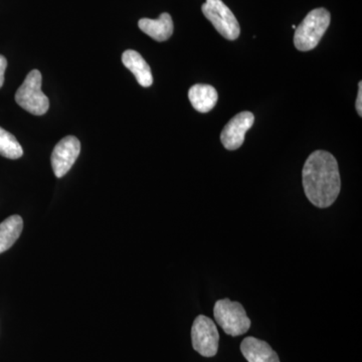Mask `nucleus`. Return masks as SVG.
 <instances>
[{
    "instance_id": "6",
    "label": "nucleus",
    "mask_w": 362,
    "mask_h": 362,
    "mask_svg": "<svg viewBox=\"0 0 362 362\" xmlns=\"http://www.w3.org/2000/svg\"><path fill=\"white\" fill-rule=\"evenodd\" d=\"M192 341L194 349L202 356H216L220 334L216 324L209 317L199 315L195 318L192 327Z\"/></svg>"
},
{
    "instance_id": "11",
    "label": "nucleus",
    "mask_w": 362,
    "mask_h": 362,
    "mask_svg": "<svg viewBox=\"0 0 362 362\" xmlns=\"http://www.w3.org/2000/svg\"><path fill=\"white\" fill-rule=\"evenodd\" d=\"M123 65L132 71L140 86L148 88L153 83L151 69L139 52L128 49L122 54Z\"/></svg>"
},
{
    "instance_id": "1",
    "label": "nucleus",
    "mask_w": 362,
    "mask_h": 362,
    "mask_svg": "<svg viewBox=\"0 0 362 362\" xmlns=\"http://www.w3.org/2000/svg\"><path fill=\"white\" fill-rule=\"evenodd\" d=\"M302 178L305 194L314 206L326 209L337 201L341 180L337 160L329 152H313L305 162Z\"/></svg>"
},
{
    "instance_id": "14",
    "label": "nucleus",
    "mask_w": 362,
    "mask_h": 362,
    "mask_svg": "<svg viewBox=\"0 0 362 362\" xmlns=\"http://www.w3.org/2000/svg\"><path fill=\"white\" fill-rule=\"evenodd\" d=\"M23 154V147L16 138L0 127V156L8 159H18Z\"/></svg>"
},
{
    "instance_id": "8",
    "label": "nucleus",
    "mask_w": 362,
    "mask_h": 362,
    "mask_svg": "<svg viewBox=\"0 0 362 362\" xmlns=\"http://www.w3.org/2000/svg\"><path fill=\"white\" fill-rule=\"evenodd\" d=\"M255 116L252 112L244 111L233 117L221 133V141L228 150H237L245 141V136L254 125Z\"/></svg>"
},
{
    "instance_id": "5",
    "label": "nucleus",
    "mask_w": 362,
    "mask_h": 362,
    "mask_svg": "<svg viewBox=\"0 0 362 362\" xmlns=\"http://www.w3.org/2000/svg\"><path fill=\"white\" fill-rule=\"evenodd\" d=\"M202 9L204 16L225 39L235 40L240 37L239 21L221 0H206Z\"/></svg>"
},
{
    "instance_id": "9",
    "label": "nucleus",
    "mask_w": 362,
    "mask_h": 362,
    "mask_svg": "<svg viewBox=\"0 0 362 362\" xmlns=\"http://www.w3.org/2000/svg\"><path fill=\"white\" fill-rule=\"evenodd\" d=\"M240 351L247 362H280L277 352L270 344L258 338H245L240 344Z\"/></svg>"
},
{
    "instance_id": "17",
    "label": "nucleus",
    "mask_w": 362,
    "mask_h": 362,
    "mask_svg": "<svg viewBox=\"0 0 362 362\" xmlns=\"http://www.w3.org/2000/svg\"><path fill=\"white\" fill-rule=\"evenodd\" d=\"M297 26L296 25H292V28H294V30H296Z\"/></svg>"
},
{
    "instance_id": "2",
    "label": "nucleus",
    "mask_w": 362,
    "mask_h": 362,
    "mask_svg": "<svg viewBox=\"0 0 362 362\" xmlns=\"http://www.w3.org/2000/svg\"><path fill=\"white\" fill-rule=\"evenodd\" d=\"M331 16L325 8H316L307 14L296 28L294 45L301 52L315 49L330 25Z\"/></svg>"
},
{
    "instance_id": "15",
    "label": "nucleus",
    "mask_w": 362,
    "mask_h": 362,
    "mask_svg": "<svg viewBox=\"0 0 362 362\" xmlns=\"http://www.w3.org/2000/svg\"><path fill=\"white\" fill-rule=\"evenodd\" d=\"M7 66L6 59L0 54V88L4 86V73H6Z\"/></svg>"
},
{
    "instance_id": "3",
    "label": "nucleus",
    "mask_w": 362,
    "mask_h": 362,
    "mask_svg": "<svg viewBox=\"0 0 362 362\" xmlns=\"http://www.w3.org/2000/svg\"><path fill=\"white\" fill-rule=\"evenodd\" d=\"M214 316L216 323L226 334L235 337L246 334L251 327V320L246 310L239 302L230 299L218 300L214 307Z\"/></svg>"
},
{
    "instance_id": "4",
    "label": "nucleus",
    "mask_w": 362,
    "mask_h": 362,
    "mask_svg": "<svg viewBox=\"0 0 362 362\" xmlns=\"http://www.w3.org/2000/svg\"><path fill=\"white\" fill-rule=\"evenodd\" d=\"M42 77L39 70H33L16 94V103L33 115H44L49 110V98L42 90Z\"/></svg>"
},
{
    "instance_id": "7",
    "label": "nucleus",
    "mask_w": 362,
    "mask_h": 362,
    "mask_svg": "<svg viewBox=\"0 0 362 362\" xmlns=\"http://www.w3.org/2000/svg\"><path fill=\"white\" fill-rule=\"evenodd\" d=\"M81 152V143L75 136H66L56 145L52 154V166L57 177L70 171Z\"/></svg>"
},
{
    "instance_id": "16",
    "label": "nucleus",
    "mask_w": 362,
    "mask_h": 362,
    "mask_svg": "<svg viewBox=\"0 0 362 362\" xmlns=\"http://www.w3.org/2000/svg\"><path fill=\"white\" fill-rule=\"evenodd\" d=\"M358 95L356 99V111L359 116H362V82H359Z\"/></svg>"
},
{
    "instance_id": "13",
    "label": "nucleus",
    "mask_w": 362,
    "mask_h": 362,
    "mask_svg": "<svg viewBox=\"0 0 362 362\" xmlns=\"http://www.w3.org/2000/svg\"><path fill=\"white\" fill-rule=\"evenodd\" d=\"M23 221L20 216H11L0 223V254L13 246L23 232Z\"/></svg>"
},
{
    "instance_id": "10",
    "label": "nucleus",
    "mask_w": 362,
    "mask_h": 362,
    "mask_svg": "<svg viewBox=\"0 0 362 362\" xmlns=\"http://www.w3.org/2000/svg\"><path fill=\"white\" fill-rule=\"evenodd\" d=\"M138 26L143 33H146L156 42H165L173 33V21L168 13H161L158 20L142 18L138 21Z\"/></svg>"
},
{
    "instance_id": "12",
    "label": "nucleus",
    "mask_w": 362,
    "mask_h": 362,
    "mask_svg": "<svg viewBox=\"0 0 362 362\" xmlns=\"http://www.w3.org/2000/svg\"><path fill=\"white\" fill-rule=\"evenodd\" d=\"M188 99L199 113H209L218 102V95L213 86L197 84L188 90Z\"/></svg>"
}]
</instances>
